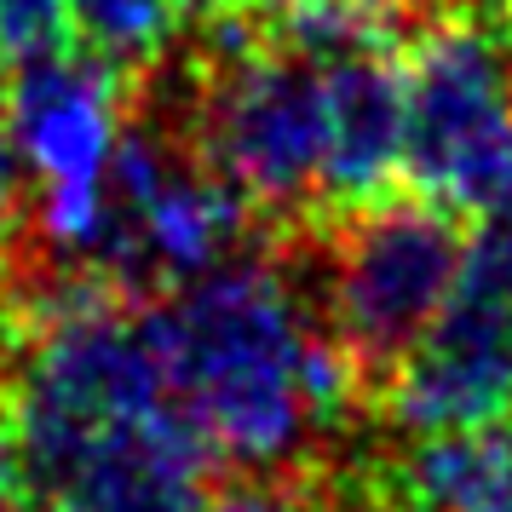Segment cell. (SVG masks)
<instances>
[{
	"mask_svg": "<svg viewBox=\"0 0 512 512\" xmlns=\"http://www.w3.org/2000/svg\"><path fill=\"white\" fill-rule=\"evenodd\" d=\"M466 288H478L484 300H495L512 317V202L484 219V231L466 248Z\"/></svg>",
	"mask_w": 512,
	"mask_h": 512,
	"instance_id": "14",
	"label": "cell"
},
{
	"mask_svg": "<svg viewBox=\"0 0 512 512\" xmlns=\"http://www.w3.org/2000/svg\"><path fill=\"white\" fill-rule=\"evenodd\" d=\"M461 213L438 202H363L340 213L328 248L323 311L328 328L351 351L357 374H386L443 317L466 277Z\"/></svg>",
	"mask_w": 512,
	"mask_h": 512,
	"instance_id": "6",
	"label": "cell"
},
{
	"mask_svg": "<svg viewBox=\"0 0 512 512\" xmlns=\"http://www.w3.org/2000/svg\"><path fill=\"white\" fill-rule=\"evenodd\" d=\"M12 248H18V225L0 219V305L12 300Z\"/></svg>",
	"mask_w": 512,
	"mask_h": 512,
	"instance_id": "17",
	"label": "cell"
},
{
	"mask_svg": "<svg viewBox=\"0 0 512 512\" xmlns=\"http://www.w3.org/2000/svg\"><path fill=\"white\" fill-rule=\"evenodd\" d=\"M18 208H24V167H18V150H12L6 121H0V219L18 225Z\"/></svg>",
	"mask_w": 512,
	"mask_h": 512,
	"instance_id": "15",
	"label": "cell"
},
{
	"mask_svg": "<svg viewBox=\"0 0 512 512\" xmlns=\"http://www.w3.org/2000/svg\"><path fill=\"white\" fill-rule=\"evenodd\" d=\"M6 64H12V58L0 52V98H6V81H12V70H6Z\"/></svg>",
	"mask_w": 512,
	"mask_h": 512,
	"instance_id": "22",
	"label": "cell"
},
{
	"mask_svg": "<svg viewBox=\"0 0 512 512\" xmlns=\"http://www.w3.org/2000/svg\"><path fill=\"white\" fill-rule=\"evenodd\" d=\"M363 512H420V507H409V501H397V507L392 501H380V507H363Z\"/></svg>",
	"mask_w": 512,
	"mask_h": 512,
	"instance_id": "21",
	"label": "cell"
},
{
	"mask_svg": "<svg viewBox=\"0 0 512 512\" xmlns=\"http://www.w3.org/2000/svg\"><path fill=\"white\" fill-rule=\"evenodd\" d=\"M179 0H70L75 41L116 70H144L156 64L173 35H179Z\"/></svg>",
	"mask_w": 512,
	"mask_h": 512,
	"instance_id": "11",
	"label": "cell"
},
{
	"mask_svg": "<svg viewBox=\"0 0 512 512\" xmlns=\"http://www.w3.org/2000/svg\"><path fill=\"white\" fill-rule=\"evenodd\" d=\"M196 512H328V495L300 472H242L236 484L202 495Z\"/></svg>",
	"mask_w": 512,
	"mask_h": 512,
	"instance_id": "12",
	"label": "cell"
},
{
	"mask_svg": "<svg viewBox=\"0 0 512 512\" xmlns=\"http://www.w3.org/2000/svg\"><path fill=\"white\" fill-rule=\"evenodd\" d=\"M254 6L271 35L328 58V52H374L397 41L403 29L420 24L426 0H254Z\"/></svg>",
	"mask_w": 512,
	"mask_h": 512,
	"instance_id": "10",
	"label": "cell"
},
{
	"mask_svg": "<svg viewBox=\"0 0 512 512\" xmlns=\"http://www.w3.org/2000/svg\"><path fill=\"white\" fill-rule=\"evenodd\" d=\"M179 12H185V18H213V24H219V18L242 12V0H179Z\"/></svg>",
	"mask_w": 512,
	"mask_h": 512,
	"instance_id": "18",
	"label": "cell"
},
{
	"mask_svg": "<svg viewBox=\"0 0 512 512\" xmlns=\"http://www.w3.org/2000/svg\"><path fill=\"white\" fill-rule=\"evenodd\" d=\"M403 173L461 219L512 202V52L478 12H443L415 29L403 64Z\"/></svg>",
	"mask_w": 512,
	"mask_h": 512,
	"instance_id": "4",
	"label": "cell"
},
{
	"mask_svg": "<svg viewBox=\"0 0 512 512\" xmlns=\"http://www.w3.org/2000/svg\"><path fill=\"white\" fill-rule=\"evenodd\" d=\"M380 409L403 438L512 420V317L461 282L438 323L386 369Z\"/></svg>",
	"mask_w": 512,
	"mask_h": 512,
	"instance_id": "7",
	"label": "cell"
},
{
	"mask_svg": "<svg viewBox=\"0 0 512 512\" xmlns=\"http://www.w3.org/2000/svg\"><path fill=\"white\" fill-rule=\"evenodd\" d=\"M213 449L179 403L93 443L41 495V512H196L208 495Z\"/></svg>",
	"mask_w": 512,
	"mask_h": 512,
	"instance_id": "8",
	"label": "cell"
},
{
	"mask_svg": "<svg viewBox=\"0 0 512 512\" xmlns=\"http://www.w3.org/2000/svg\"><path fill=\"white\" fill-rule=\"evenodd\" d=\"M0 512H41L35 495H0Z\"/></svg>",
	"mask_w": 512,
	"mask_h": 512,
	"instance_id": "19",
	"label": "cell"
},
{
	"mask_svg": "<svg viewBox=\"0 0 512 512\" xmlns=\"http://www.w3.org/2000/svg\"><path fill=\"white\" fill-rule=\"evenodd\" d=\"M70 35V0H0V52L12 64L58 52Z\"/></svg>",
	"mask_w": 512,
	"mask_h": 512,
	"instance_id": "13",
	"label": "cell"
},
{
	"mask_svg": "<svg viewBox=\"0 0 512 512\" xmlns=\"http://www.w3.org/2000/svg\"><path fill=\"white\" fill-rule=\"evenodd\" d=\"M328 162L323 202L328 208H363L380 202L403 173V70L374 52H328Z\"/></svg>",
	"mask_w": 512,
	"mask_h": 512,
	"instance_id": "9",
	"label": "cell"
},
{
	"mask_svg": "<svg viewBox=\"0 0 512 512\" xmlns=\"http://www.w3.org/2000/svg\"><path fill=\"white\" fill-rule=\"evenodd\" d=\"M0 121L24 167L35 248L52 265L87 271L110 225V167L127 133V70L70 47L18 58Z\"/></svg>",
	"mask_w": 512,
	"mask_h": 512,
	"instance_id": "3",
	"label": "cell"
},
{
	"mask_svg": "<svg viewBox=\"0 0 512 512\" xmlns=\"http://www.w3.org/2000/svg\"><path fill=\"white\" fill-rule=\"evenodd\" d=\"M167 386L213 461L294 472L323 449L351 397L357 363L328 328L323 300L277 254H231L150 305Z\"/></svg>",
	"mask_w": 512,
	"mask_h": 512,
	"instance_id": "1",
	"label": "cell"
},
{
	"mask_svg": "<svg viewBox=\"0 0 512 512\" xmlns=\"http://www.w3.org/2000/svg\"><path fill=\"white\" fill-rule=\"evenodd\" d=\"M501 6H507V18H512V0H501ZM507 52H512V35H507Z\"/></svg>",
	"mask_w": 512,
	"mask_h": 512,
	"instance_id": "23",
	"label": "cell"
},
{
	"mask_svg": "<svg viewBox=\"0 0 512 512\" xmlns=\"http://www.w3.org/2000/svg\"><path fill=\"white\" fill-rule=\"evenodd\" d=\"M478 512H512V484H501V489H495V495H489V501H484Z\"/></svg>",
	"mask_w": 512,
	"mask_h": 512,
	"instance_id": "20",
	"label": "cell"
},
{
	"mask_svg": "<svg viewBox=\"0 0 512 512\" xmlns=\"http://www.w3.org/2000/svg\"><path fill=\"white\" fill-rule=\"evenodd\" d=\"M0 495H29V478H24V449H18V432L0 409Z\"/></svg>",
	"mask_w": 512,
	"mask_h": 512,
	"instance_id": "16",
	"label": "cell"
},
{
	"mask_svg": "<svg viewBox=\"0 0 512 512\" xmlns=\"http://www.w3.org/2000/svg\"><path fill=\"white\" fill-rule=\"evenodd\" d=\"M190 150L248 196L259 213H305L323 202L328 162V70L317 52L219 18L190 87Z\"/></svg>",
	"mask_w": 512,
	"mask_h": 512,
	"instance_id": "2",
	"label": "cell"
},
{
	"mask_svg": "<svg viewBox=\"0 0 512 512\" xmlns=\"http://www.w3.org/2000/svg\"><path fill=\"white\" fill-rule=\"evenodd\" d=\"M242 236L248 196L162 121H127L110 167V225L87 271L116 282L121 294L156 300L242 254Z\"/></svg>",
	"mask_w": 512,
	"mask_h": 512,
	"instance_id": "5",
	"label": "cell"
}]
</instances>
